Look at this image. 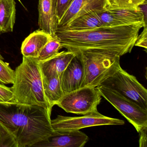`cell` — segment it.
<instances>
[{
  "label": "cell",
  "instance_id": "obj_28",
  "mask_svg": "<svg viewBox=\"0 0 147 147\" xmlns=\"http://www.w3.org/2000/svg\"><path fill=\"white\" fill-rule=\"evenodd\" d=\"M18 1H19V2H20V3H21V4H22V2H21V1H20V0H18Z\"/></svg>",
  "mask_w": 147,
  "mask_h": 147
},
{
  "label": "cell",
  "instance_id": "obj_10",
  "mask_svg": "<svg viewBox=\"0 0 147 147\" xmlns=\"http://www.w3.org/2000/svg\"><path fill=\"white\" fill-rule=\"evenodd\" d=\"M108 5V0H74L58 22L57 28L65 26L73 20L82 15L105 10Z\"/></svg>",
  "mask_w": 147,
  "mask_h": 147
},
{
  "label": "cell",
  "instance_id": "obj_14",
  "mask_svg": "<svg viewBox=\"0 0 147 147\" xmlns=\"http://www.w3.org/2000/svg\"><path fill=\"white\" fill-rule=\"evenodd\" d=\"M51 37L50 34L41 30L31 33L22 43L21 51L23 56L37 58L43 47Z\"/></svg>",
  "mask_w": 147,
  "mask_h": 147
},
{
  "label": "cell",
  "instance_id": "obj_27",
  "mask_svg": "<svg viewBox=\"0 0 147 147\" xmlns=\"http://www.w3.org/2000/svg\"><path fill=\"white\" fill-rule=\"evenodd\" d=\"M138 133L139 134V147H147V126L142 128Z\"/></svg>",
  "mask_w": 147,
  "mask_h": 147
},
{
  "label": "cell",
  "instance_id": "obj_16",
  "mask_svg": "<svg viewBox=\"0 0 147 147\" xmlns=\"http://www.w3.org/2000/svg\"><path fill=\"white\" fill-rule=\"evenodd\" d=\"M16 14L14 0H0V34L12 32Z\"/></svg>",
  "mask_w": 147,
  "mask_h": 147
},
{
  "label": "cell",
  "instance_id": "obj_18",
  "mask_svg": "<svg viewBox=\"0 0 147 147\" xmlns=\"http://www.w3.org/2000/svg\"><path fill=\"white\" fill-rule=\"evenodd\" d=\"M43 86L46 98L52 108L64 94L61 86L60 77L47 78L43 76Z\"/></svg>",
  "mask_w": 147,
  "mask_h": 147
},
{
  "label": "cell",
  "instance_id": "obj_20",
  "mask_svg": "<svg viewBox=\"0 0 147 147\" xmlns=\"http://www.w3.org/2000/svg\"><path fill=\"white\" fill-rule=\"evenodd\" d=\"M97 13L102 23L103 27H112L129 25L113 15L107 8L97 11Z\"/></svg>",
  "mask_w": 147,
  "mask_h": 147
},
{
  "label": "cell",
  "instance_id": "obj_12",
  "mask_svg": "<svg viewBox=\"0 0 147 147\" xmlns=\"http://www.w3.org/2000/svg\"><path fill=\"white\" fill-rule=\"evenodd\" d=\"M56 0H39L38 25L40 30L55 38L57 28L56 14Z\"/></svg>",
  "mask_w": 147,
  "mask_h": 147
},
{
  "label": "cell",
  "instance_id": "obj_8",
  "mask_svg": "<svg viewBox=\"0 0 147 147\" xmlns=\"http://www.w3.org/2000/svg\"><path fill=\"white\" fill-rule=\"evenodd\" d=\"M124 120L104 116L98 111L80 117H66L58 115L51 120L54 131L63 132L79 130L83 128L106 125H123Z\"/></svg>",
  "mask_w": 147,
  "mask_h": 147
},
{
  "label": "cell",
  "instance_id": "obj_5",
  "mask_svg": "<svg viewBox=\"0 0 147 147\" xmlns=\"http://www.w3.org/2000/svg\"><path fill=\"white\" fill-rule=\"evenodd\" d=\"M100 85L116 91L147 111V89L135 76L130 74L122 68Z\"/></svg>",
  "mask_w": 147,
  "mask_h": 147
},
{
  "label": "cell",
  "instance_id": "obj_11",
  "mask_svg": "<svg viewBox=\"0 0 147 147\" xmlns=\"http://www.w3.org/2000/svg\"><path fill=\"white\" fill-rule=\"evenodd\" d=\"M84 69L80 55H76L60 76L61 86L64 94L81 88Z\"/></svg>",
  "mask_w": 147,
  "mask_h": 147
},
{
  "label": "cell",
  "instance_id": "obj_23",
  "mask_svg": "<svg viewBox=\"0 0 147 147\" xmlns=\"http://www.w3.org/2000/svg\"><path fill=\"white\" fill-rule=\"evenodd\" d=\"M109 5L117 7L138 8L147 0H108Z\"/></svg>",
  "mask_w": 147,
  "mask_h": 147
},
{
  "label": "cell",
  "instance_id": "obj_22",
  "mask_svg": "<svg viewBox=\"0 0 147 147\" xmlns=\"http://www.w3.org/2000/svg\"><path fill=\"white\" fill-rule=\"evenodd\" d=\"M0 147H18V144L14 137L1 123Z\"/></svg>",
  "mask_w": 147,
  "mask_h": 147
},
{
  "label": "cell",
  "instance_id": "obj_25",
  "mask_svg": "<svg viewBox=\"0 0 147 147\" xmlns=\"http://www.w3.org/2000/svg\"><path fill=\"white\" fill-rule=\"evenodd\" d=\"M16 102L11 88L0 84V103Z\"/></svg>",
  "mask_w": 147,
  "mask_h": 147
},
{
  "label": "cell",
  "instance_id": "obj_21",
  "mask_svg": "<svg viewBox=\"0 0 147 147\" xmlns=\"http://www.w3.org/2000/svg\"><path fill=\"white\" fill-rule=\"evenodd\" d=\"M14 75L15 71L4 61L0 53V82L5 84H13Z\"/></svg>",
  "mask_w": 147,
  "mask_h": 147
},
{
  "label": "cell",
  "instance_id": "obj_6",
  "mask_svg": "<svg viewBox=\"0 0 147 147\" xmlns=\"http://www.w3.org/2000/svg\"><path fill=\"white\" fill-rule=\"evenodd\" d=\"M101 100L96 87L86 86L65 94L56 105L68 113L84 115L98 111Z\"/></svg>",
  "mask_w": 147,
  "mask_h": 147
},
{
  "label": "cell",
  "instance_id": "obj_9",
  "mask_svg": "<svg viewBox=\"0 0 147 147\" xmlns=\"http://www.w3.org/2000/svg\"><path fill=\"white\" fill-rule=\"evenodd\" d=\"M88 140V137L80 130L63 132L55 131L52 136L34 144L33 147H83Z\"/></svg>",
  "mask_w": 147,
  "mask_h": 147
},
{
  "label": "cell",
  "instance_id": "obj_7",
  "mask_svg": "<svg viewBox=\"0 0 147 147\" xmlns=\"http://www.w3.org/2000/svg\"><path fill=\"white\" fill-rule=\"evenodd\" d=\"M100 94L111 103L139 132L147 126V111L113 89L102 85L96 87Z\"/></svg>",
  "mask_w": 147,
  "mask_h": 147
},
{
  "label": "cell",
  "instance_id": "obj_3",
  "mask_svg": "<svg viewBox=\"0 0 147 147\" xmlns=\"http://www.w3.org/2000/svg\"><path fill=\"white\" fill-rule=\"evenodd\" d=\"M14 71L11 88L16 103L38 106L51 114L52 108L45 94L43 74L37 60L23 56L22 63Z\"/></svg>",
  "mask_w": 147,
  "mask_h": 147
},
{
  "label": "cell",
  "instance_id": "obj_17",
  "mask_svg": "<svg viewBox=\"0 0 147 147\" xmlns=\"http://www.w3.org/2000/svg\"><path fill=\"white\" fill-rule=\"evenodd\" d=\"M107 9L128 24L147 26V20L139 7L138 8H131L108 5Z\"/></svg>",
  "mask_w": 147,
  "mask_h": 147
},
{
  "label": "cell",
  "instance_id": "obj_1",
  "mask_svg": "<svg viewBox=\"0 0 147 147\" xmlns=\"http://www.w3.org/2000/svg\"><path fill=\"white\" fill-rule=\"evenodd\" d=\"M146 26L127 25L70 31L57 29L55 38L63 48L79 55L89 50L112 51L122 56L131 53L139 30Z\"/></svg>",
  "mask_w": 147,
  "mask_h": 147
},
{
  "label": "cell",
  "instance_id": "obj_13",
  "mask_svg": "<svg viewBox=\"0 0 147 147\" xmlns=\"http://www.w3.org/2000/svg\"><path fill=\"white\" fill-rule=\"evenodd\" d=\"M76 55L75 53L68 51H63L48 60L39 62L43 76L47 78L60 77Z\"/></svg>",
  "mask_w": 147,
  "mask_h": 147
},
{
  "label": "cell",
  "instance_id": "obj_19",
  "mask_svg": "<svg viewBox=\"0 0 147 147\" xmlns=\"http://www.w3.org/2000/svg\"><path fill=\"white\" fill-rule=\"evenodd\" d=\"M62 48L60 41L57 38L52 37L43 47L36 59L38 62L46 61L59 53Z\"/></svg>",
  "mask_w": 147,
  "mask_h": 147
},
{
  "label": "cell",
  "instance_id": "obj_26",
  "mask_svg": "<svg viewBox=\"0 0 147 147\" xmlns=\"http://www.w3.org/2000/svg\"><path fill=\"white\" fill-rule=\"evenodd\" d=\"M144 30L140 35H138L135 46L142 47L145 49H147V27L144 26Z\"/></svg>",
  "mask_w": 147,
  "mask_h": 147
},
{
  "label": "cell",
  "instance_id": "obj_15",
  "mask_svg": "<svg viewBox=\"0 0 147 147\" xmlns=\"http://www.w3.org/2000/svg\"><path fill=\"white\" fill-rule=\"evenodd\" d=\"M103 27L97 12H92L80 16L67 25L57 29L70 31H79Z\"/></svg>",
  "mask_w": 147,
  "mask_h": 147
},
{
  "label": "cell",
  "instance_id": "obj_4",
  "mask_svg": "<svg viewBox=\"0 0 147 147\" xmlns=\"http://www.w3.org/2000/svg\"><path fill=\"white\" fill-rule=\"evenodd\" d=\"M84 69L81 88L97 87L119 68L120 56L112 51L89 50L80 54Z\"/></svg>",
  "mask_w": 147,
  "mask_h": 147
},
{
  "label": "cell",
  "instance_id": "obj_2",
  "mask_svg": "<svg viewBox=\"0 0 147 147\" xmlns=\"http://www.w3.org/2000/svg\"><path fill=\"white\" fill-rule=\"evenodd\" d=\"M51 116L38 106L0 103V123L14 137L18 147H33L53 135Z\"/></svg>",
  "mask_w": 147,
  "mask_h": 147
},
{
  "label": "cell",
  "instance_id": "obj_24",
  "mask_svg": "<svg viewBox=\"0 0 147 147\" xmlns=\"http://www.w3.org/2000/svg\"><path fill=\"white\" fill-rule=\"evenodd\" d=\"M74 1V0H56V14L58 23L64 16Z\"/></svg>",
  "mask_w": 147,
  "mask_h": 147
}]
</instances>
